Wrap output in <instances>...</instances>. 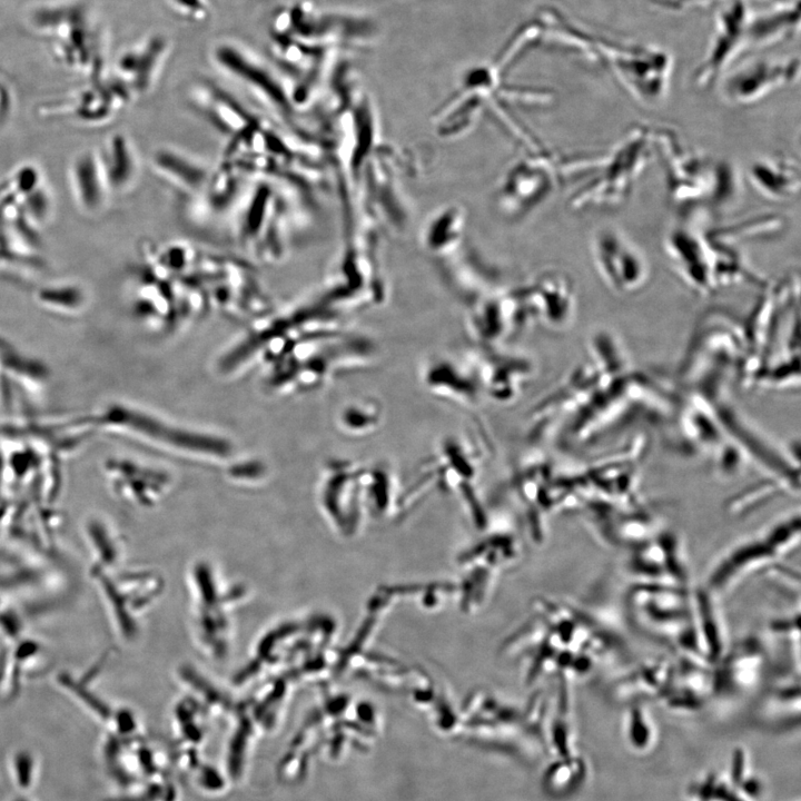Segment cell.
Here are the masks:
<instances>
[{
  "label": "cell",
  "mask_w": 801,
  "mask_h": 801,
  "mask_svg": "<svg viewBox=\"0 0 801 801\" xmlns=\"http://www.w3.org/2000/svg\"><path fill=\"white\" fill-rule=\"evenodd\" d=\"M170 46L166 38L152 37L140 48L126 52L119 61L122 81L132 93L149 92L162 71Z\"/></svg>",
  "instance_id": "d6986e66"
},
{
  "label": "cell",
  "mask_w": 801,
  "mask_h": 801,
  "mask_svg": "<svg viewBox=\"0 0 801 801\" xmlns=\"http://www.w3.org/2000/svg\"><path fill=\"white\" fill-rule=\"evenodd\" d=\"M746 179L754 191L769 201H790L800 194V165L790 156L769 155L754 159L748 167Z\"/></svg>",
  "instance_id": "ac0fdd59"
},
{
  "label": "cell",
  "mask_w": 801,
  "mask_h": 801,
  "mask_svg": "<svg viewBox=\"0 0 801 801\" xmlns=\"http://www.w3.org/2000/svg\"><path fill=\"white\" fill-rule=\"evenodd\" d=\"M189 108L229 139L251 126L258 115L219 85L201 80L188 92Z\"/></svg>",
  "instance_id": "5bb4252c"
},
{
  "label": "cell",
  "mask_w": 801,
  "mask_h": 801,
  "mask_svg": "<svg viewBox=\"0 0 801 801\" xmlns=\"http://www.w3.org/2000/svg\"><path fill=\"white\" fill-rule=\"evenodd\" d=\"M589 774L590 767L578 753L556 758L542 775V791L553 800L568 799L581 791Z\"/></svg>",
  "instance_id": "7402d4cb"
},
{
  "label": "cell",
  "mask_w": 801,
  "mask_h": 801,
  "mask_svg": "<svg viewBox=\"0 0 801 801\" xmlns=\"http://www.w3.org/2000/svg\"><path fill=\"white\" fill-rule=\"evenodd\" d=\"M751 774L752 770L748 750L739 745L732 752L728 780L734 788H738Z\"/></svg>",
  "instance_id": "1f68e13d"
},
{
  "label": "cell",
  "mask_w": 801,
  "mask_h": 801,
  "mask_svg": "<svg viewBox=\"0 0 801 801\" xmlns=\"http://www.w3.org/2000/svg\"><path fill=\"white\" fill-rule=\"evenodd\" d=\"M170 7L190 22H204L210 14L208 0H169Z\"/></svg>",
  "instance_id": "4dcf8cb0"
},
{
  "label": "cell",
  "mask_w": 801,
  "mask_h": 801,
  "mask_svg": "<svg viewBox=\"0 0 801 801\" xmlns=\"http://www.w3.org/2000/svg\"><path fill=\"white\" fill-rule=\"evenodd\" d=\"M591 254L599 276L617 294H634L650 279L651 267L646 256L615 227L603 226L594 233Z\"/></svg>",
  "instance_id": "ba28073f"
},
{
  "label": "cell",
  "mask_w": 801,
  "mask_h": 801,
  "mask_svg": "<svg viewBox=\"0 0 801 801\" xmlns=\"http://www.w3.org/2000/svg\"><path fill=\"white\" fill-rule=\"evenodd\" d=\"M217 164L175 147H160L151 158L155 175L178 197L187 201L207 187Z\"/></svg>",
  "instance_id": "9a60e30c"
},
{
  "label": "cell",
  "mask_w": 801,
  "mask_h": 801,
  "mask_svg": "<svg viewBox=\"0 0 801 801\" xmlns=\"http://www.w3.org/2000/svg\"><path fill=\"white\" fill-rule=\"evenodd\" d=\"M75 185L82 206L99 207L109 189L101 161L96 162L91 155L80 157L75 164Z\"/></svg>",
  "instance_id": "d4e9b609"
},
{
  "label": "cell",
  "mask_w": 801,
  "mask_h": 801,
  "mask_svg": "<svg viewBox=\"0 0 801 801\" xmlns=\"http://www.w3.org/2000/svg\"><path fill=\"white\" fill-rule=\"evenodd\" d=\"M799 619L800 613L797 610L794 613L771 620L769 630L783 641H789L792 645H800Z\"/></svg>",
  "instance_id": "f546056e"
},
{
  "label": "cell",
  "mask_w": 801,
  "mask_h": 801,
  "mask_svg": "<svg viewBox=\"0 0 801 801\" xmlns=\"http://www.w3.org/2000/svg\"><path fill=\"white\" fill-rule=\"evenodd\" d=\"M654 142L664 162L669 196L675 204L685 207L712 201L723 206L736 196L731 166L688 149L669 128H654Z\"/></svg>",
  "instance_id": "6da1fadb"
},
{
  "label": "cell",
  "mask_w": 801,
  "mask_h": 801,
  "mask_svg": "<svg viewBox=\"0 0 801 801\" xmlns=\"http://www.w3.org/2000/svg\"><path fill=\"white\" fill-rule=\"evenodd\" d=\"M656 155L654 127H632L609 152L601 154L590 180L577 190V209L607 208L622 204Z\"/></svg>",
  "instance_id": "7a4b0ae2"
},
{
  "label": "cell",
  "mask_w": 801,
  "mask_h": 801,
  "mask_svg": "<svg viewBox=\"0 0 801 801\" xmlns=\"http://www.w3.org/2000/svg\"><path fill=\"white\" fill-rule=\"evenodd\" d=\"M217 573L207 563L191 568L190 583L192 630L204 651L216 659L224 657L231 646L234 633V591L220 587Z\"/></svg>",
  "instance_id": "8992f818"
},
{
  "label": "cell",
  "mask_w": 801,
  "mask_h": 801,
  "mask_svg": "<svg viewBox=\"0 0 801 801\" xmlns=\"http://www.w3.org/2000/svg\"><path fill=\"white\" fill-rule=\"evenodd\" d=\"M102 157L101 165L109 189L126 191L131 188L138 177L139 161L131 141L123 135L113 136Z\"/></svg>",
  "instance_id": "603a6c76"
},
{
  "label": "cell",
  "mask_w": 801,
  "mask_h": 801,
  "mask_svg": "<svg viewBox=\"0 0 801 801\" xmlns=\"http://www.w3.org/2000/svg\"><path fill=\"white\" fill-rule=\"evenodd\" d=\"M105 473L118 496L140 505L158 502L171 485L168 474L125 458L106 462Z\"/></svg>",
  "instance_id": "e0dca14e"
},
{
  "label": "cell",
  "mask_w": 801,
  "mask_h": 801,
  "mask_svg": "<svg viewBox=\"0 0 801 801\" xmlns=\"http://www.w3.org/2000/svg\"><path fill=\"white\" fill-rule=\"evenodd\" d=\"M659 543L670 581L680 586H689V567L680 537L670 531L654 536Z\"/></svg>",
  "instance_id": "484cf974"
},
{
  "label": "cell",
  "mask_w": 801,
  "mask_h": 801,
  "mask_svg": "<svg viewBox=\"0 0 801 801\" xmlns=\"http://www.w3.org/2000/svg\"><path fill=\"white\" fill-rule=\"evenodd\" d=\"M607 68L639 103L655 107L665 100L672 72V62L665 52L622 46Z\"/></svg>",
  "instance_id": "8fae6325"
},
{
  "label": "cell",
  "mask_w": 801,
  "mask_h": 801,
  "mask_svg": "<svg viewBox=\"0 0 801 801\" xmlns=\"http://www.w3.org/2000/svg\"><path fill=\"white\" fill-rule=\"evenodd\" d=\"M688 798L695 801H746L728 779L714 772L693 783Z\"/></svg>",
  "instance_id": "83f0119b"
},
{
  "label": "cell",
  "mask_w": 801,
  "mask_h": 801,
  "mask_svg": "<svg viewBox=\"0 0 801 801\" xmlns=\"http://www.w3.org/2000/svg\"><path fill=\"white\" fill-rule=\"evenodd\" d=\"M768 652L755 635L730 643L712 665L711 698L734 700L754 691L765 675Z\"/></svg>",
  "instance_id": "7c38bea8"
},
{
  "label": "cell",
  "mask_w": 801,
  "mask_h": 801,
  "mask_svg": "<svg viewBox=\"0 0 801 801\" xmlns=\"http://www.w3.org/2000/svg\"><path fill=\"white\" fill-rule=\"evenodd\" d=\"M38 301L55 313L72 315L82 309L86 298L79 287L60 285L41 288L38 291Z\"/></svg>",
  "instance_id": "4316f807"
},
{
  "label": "cell",
  "mask_w": 801,
  "mask_h": 801,
  "mask_svg": "<svg viewBox=\"0 0 801 801\" xmlns=\"http://www.w3.org/2000/svg\"><path fill=\"white\" fill-rule=\"evenodd\" d=\"M693 621L703 651L713 665L730 645L716 595L705 586L692 590Z\"/></svg>",
  "instance_id": "44dd1931"
},
{
  "label": "cell",
  "mask_w": 801,
  "mask_h": 801,
  "mask_svg": "<svg viewBox=\"0 0 801 801\" xmlns=\"http://www.w3.org/2000/svg\"><path fill=\"white\" fill-rule=\"evenodd\" d=\"M663 248L675 273L693 290L709 295L719 287L715 255L709 235L678 226L666 234Z\"/></svg>",
  "instance_id": "4fadbf2b"
},
{
  "label": "cell",
  "mask_w": 801,
  "mask_h": 801,
  "mask_svg": "<svg viewBox=\"0 0 801 801\" xmlns=\"http://www.w3.org/2000/svg\"><path fill=\"white\" fill-rule=\"evenodd\" d=\"M799 73L797 57L749 59L720 77V95L730 106L749 107L792 85Z\"/></svg>",
  "instance_id": "30bf717a"
},
{
  "label": "cell",
  "mask_w": 801,
  "mask_h": 801,
  "mask_svg": "<svg viewBox=\"0 0 801 801\" xmlns=\"http://www.w3.org/2000/svg\"><path fill=\"white\" fill-rule=\"evenodd\" d=\"M716 9V30L706 56L692 76L693 85L708 89L715 85L730 63L748 47V28L752 13L746 0H689Z\"/></svg>",
  "instance_id": "9c48e42d"
},
{
  "label": "cell",
  "mask_w": 801,
  "mask_h": 801,
  "mask_svg": "<svg viewBox=\"0 0 801 801\" xmlns=\"http://www.w3.org/2000/svg\"><path fill=\"white\" fill-rule=\"evenodd\" d=\"M89 422L92 429L185 456L224 458L230 453L225 439L185 429L127 404H110Z\"/></svg>",
  "instance_id": "3957f363"
},
{
  "label": "cell",
  "mask_w": 801,
  "mask_h": 801,
  "mask_svg": "<svg viewBox=\"0 0 801 801\" xmlns=\"http://www.w3.org/2000/svg\"><path fill=\"white\" fill-rule=\"evenodd\" d=\"M685 801H695V800H692V799H689V798H686V800H685Z\"/></svg>",
  "instance_id": "d6a6232c"
},
{
  "label": "cell",
  "mask_w": 801,
  "mask_h": 801,
  "mask_svg": "<svg viewBox=\"0 0 801 801\" xmlns=\"http://www.w3.org/2000/svg\"><path fill=\"white\" fill-rule=\"evenodd\" d=\"M800 516L791 515L759 535L732 546L710 571L705 587L716 596L748 575L761 573L799 546Z\"/></svg>",
  "instance_id": "277c9868"
},
{
  "label": "cell",
  "mask_w": 801,
  "mask_h": 801,
  "mask_svg": "<svg viewBox=\"0 0 801 801\" xmlns=\"http://www.w3.org/2000/svg\"><path fill=\"white\" fill-rule=\"evenodd\" d=\"M625 606L634 624L661 643L673 647L693 623L692 590L668 583L633 582Z\"/></svg>",
  "instance_id": "5b68a950"
},
{
  "label": "cell",
  "mask_w": 801,
  "mask_h": 801,
  "mask_svg": "<svg viewBox=\"0 0 801 801\" xmlns=\"http://www.w3.org/2000/svg\"><path fill=\"white\" fill-rule=\"evenodd\" d=\"M672 671L673 661L666 657L644 661L613 683V695L625 703L656 701L668 685Z\"/></svg>",
  "instance_id": "ffe728a7"
},
{
  "label": "cell",
  "mask_w": 801,
  "mask_h": 801,
  "mask_svg": "<svg viewBox=\"0 0 801 801\" xmlns=\"http://www.w3.org/2000/svg\"><path fill=\"white\" fill-rule=\"evenodd\" d=\"M800 672L792 670L773 679L764 689L755 709L754 723L772 733L800 728Z\"/></svg>",
  "instance_id": "2e32d148"
},
{
  "label": "cell",
  "mask_w": 801,
  "mask_h": 801,
  "mask_svg": "<svg viewBox=\"0 0 801 801\" xmlns=\"http://www.w3.org/2000/svg\"><path fill=\"white\" fill-rule=\"evenodd\" d=\"M623 734L627 746L639 755L652 752L657 744V730L645 702L627 703Z\"/></svg>",
  "instance_id": "cb8c5ba5"
},
{
  "label": "cell",
  "mask_w": 801,
  "mask_h": 801,
  "mask_svg": "<svg viewBox=\"0 0 801 801\" xmlns=\"http://www.w3.org/2000/svg\"><path fill=\"white\" fill-rule=\"evenodd\" d=\"M212 59L217 68L239 83L277 123L285 127L296 123L288 83L278 71L230 42L216 46Z\"/></svg>",
  "instance_id": "52a82bcc"
},
{
  "label": "cell",
  "mask_w": 801,
  "mask_h": 801,
  "mask_svg": "<svg viewBox=\"0 0 801 801\" xmlns=\"http://www.w3.org/2000/svg\"><path fill=\"white\" fill-rule=\"evenodd\" d=\"M380 416L379 406L372 402H359L349 405L342 413V425L344 428L362 433L364 429H373L378 424V417Z\"/></svg>",
  "instance_id": "f1b7e54d"
}]
</instances>
